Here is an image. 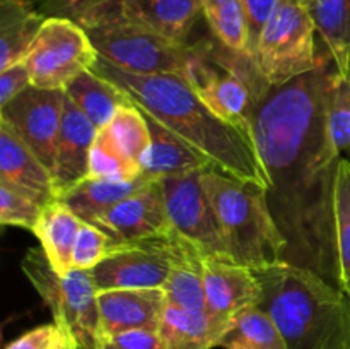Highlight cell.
<instances>
[{
	"label": "cell",
	"mask_w": 350,
	"mask_h": 349,
	"mask_svg": "<svg viewBox=\"0 0 350 349\" xmlns=\"http://www.w3.org/2000/svg\"><path fill=\"white\" fill-rule=\"evenodd\" d=\"M44 21L31 0H0V70L26 58Z\"/></svg>",
	"instance_id": "21"
},
{
	"label": "cell",
	"mask_w": 350,
	"mask_h": 349,
	"mask_svg": "<svg viewBox=\"0 0 350 349\" xmlns=\"http://www.w3.org/2000/svg\"><path fill=\"white\" fill-rule=\"evenodd\" d=\"M91 224L108 233L116 243L152 238L173 229L159 180L113 205L105 214L92 219Z\"/></svg>",
	"instance_id": "13"
},
{
	"label": "cell",
	"mask_w": 350,
	"mask_h": 349,
	"mask_svg": "<svg viewBox=\"0 0 350 349\" xmlns=\"http://www.w3.org/2000/svg\"><path fill=\"white\" fill-rule=\"evenodd\" d=\"M280 0H241L246 12V21H248L250 58H253V51H255L256 43H258L262 29L265 27L267 21L272 16Z\"/></svg>",
	"instance_id": "35"
},
{
	"label": "cell",
	"mask_w": 350,
	"mask_h": 349,
	"mask_svg": "<svg viewBox=\"0 0 350 349\" xmlns=\"http://www.w3.org/2000/svg\"><path fill=\"white\" fill-rule=\"evenodd\" d=\"M43 209V202L26 192L0 183V222L3 226H17L34 231Z\"/></svg>",
	"instance_id": "32"
},
{
	"label": "cell",
	"mask_w": 350,
	"mask_h": 349,
	"mask_svg": "<svg viewBox=\"0 0 350 349\" xmlns=\"http://www.w3.org/2000/svg\"><path fill=\"white\" fill-rule=\"evenodd\" d=\"M204 283L207 313L224 322H231L246 308L256 307L262 296V284L255 270L231 257L205 255Z\"/></svg>",
	"instance_id": "14"
},
{
	"label": "cell",
	"mask_w": 350,
	"mask_h": 349,
	"mask_svg": "<svg viewBox=\"0 0 350 349\" xmlns=\"http://www.w3.org/2000/svg\"><path fill=\"white\" fill-rule=\"evenodd\" d=\"M304 2H306V3H308V5H310V3H311V2H313V0H304Z\"/></svg>",
	"instance_id": "42"
},
{
	"label": "cell",
	"mask_w": 350,
	"mask_h": 349,
	"mask_svg": "<svg viewBox=\"0 0 350 349\" xmlns=\"http://www.w3.org/2000/svg\"><path fill=\"white\" fill-rule=\"evenodd\" d=\"M99 130L65 94L51 177L57 198L89 177L91 147Z\"/></svg>",
	"instance_id": "16"
},
{
	"label": "cell",
	"mask_w": 350,
	"mask_h": 349,
	"mask_svg": "<svg viewBox=\"0 0 350 349\" xmlns=\"http://www.w3.org/2000/svg\"><path fill=\"white\" fill-rule=\"evenodd\" d=\"M0 183L26 192L44 205L57 198L50 168L3 125H0Z\"/></svg>",
	"instance_id": "17"
},
{
	"label": "cell",
	"mask_w": 350,
	"mask_h": 349,
	"mask_svg": "<svg viewBox=\"0 0 350 349\" xmlns=\"http://www.w3.org/2000/svg\"><path fill=\"white\" fill-rule=\"evenodd\" d=\"M60 334L62 331L57 324L40 325V327L33 328V331H27L26 334L17 337L5 349H44Z\"/></svg>",
	"instance_id": "38"
},
{
	"label": "cell",
	"mask_w": 350,
	"mask_h": 349,
	"mask_svg": "<svg viewBox=\"0 0 350 349\" xmlns=\"http://www.w3.org/2000/svg\"><path fill=\"white\" fill-rule=\"evenodd\" d=\"M142 174V168L130 159L115 142L108 130L101 129L91 147L89 177L111 178V180H135Z\"/></svg>",
	"instance_id": "30"
},
{
	"label": "cell",
	"mask_w": 350,
	"mask_h": 349,
	"mask_svg": "<svg viewBox=\"0 0 350 349\" xmlns=\"http://www.w3.org/2000/svg\"><path fill=\"white\" fill-rule=\"evenodd\" d=\"M82 222L84 221L58 198L44 205L41 212L33 233L58 274H67L72 269V253Z\"/></svg>",
	"instance_id": "22"
},
{
	"label": "cell",
	"mask_w": 350,
	"mask_h": 349,
	"mask_svg": "<svg viewBox=\"0 0 350 349\" xmlns=\"http://www.w3.org/2000/svg\"><path fill=\"white\" fill-rule=\"evenodd\" d=\"M342 157H345V159H347V161H349V163H350V151H349V153H345V154H344V156H342Z\"/></svg>",
	"instance_id": "41"
},
{
	"label": "cell",
	"mask_w": 350,
	"mask_h": 349,
	"mask_svg": "<svg viewBox=\"0 0 350 349\" xmlns=\"http://www.w3.org/2000/svg\"><path fill=\"white\" fill-rule=\"evenodd\" d=\"M256 307L272 317L287 349H350V296L317 272L279 262L256 269Z\"/></svg>",
	"instance_id": "3"
},
{
	"label": "cell",
	"mask_w": 350,
	"mask_h": 349,
	"mask_svg": "<svg viewBox=\"0 0 350 349\" xmlns=\"http://www.w3.org/2000/svg\"><path fill=\"white\" fill-rule=\"evenodd\" d=\"M200 7L215 40L231 53L252 62L248 21L241 0H200Z\"/></svg>",
	"instance_id": "27"
},
{
	"label": "cell",
	"mask_w": 350,
	"mask_h": 349,
	"mask_svg": "<svg viewBox=\"0 0 350 349\" xmlns=\"http://www.w3.org/2000/svg\"><path fill=\"white\" fill-rule=\"evenodd\" d=\"M120 243H116L108 233L99 229L91 222H82L77 233L72 253V267L92 270L96 266L105 262L116 252Z\"/></svg>",
	"instance_id": "33"
},
{
	"label": "cell",
	"mask_w": 350,
	"mask_h": 349,
	"mask_svg": "<svg viewBox=\"0 0 350 349\" xmlns=\"http://www.w3.org/2000/svg\"><path fill=\"white\" fill-rule=\"evenodd\" d=\"M204 253L188 242L163 286L166 303L188 311H207L204 283Z\"/></svg>",
	"instance_id": "25"
},
{
	"label": "cell",
	"mask_w": 350,
	"mask_h": 349,
	"mask_svg": "<svg viewBox=\"0 0 350 349\" xmlns=\"http://www.w3.org/2000/svg\"><path fill=\"white\" fill-rule=\"evenodd\" d=\"M31 86H33V81L24 62L0 70V106L12 101L16 96H19Z\"/></svg>",
	"instance_id": "37"
},
{
	"label": "cell",
	"mask_w": 350,
	"mask_h": 349,
	"mask_svg": "<svg viewBox=\"0 0 350 349\" xmlns=\"http://www.w3.org/2000/svg\"><path fill=\"white\" fill-rule=\"evenodd\" d=\"M150 130V146L144 156L140 168L146 177L152 180H163L167 177H178L191 171H202L212 168L207 157L195 147L161 125L156 118L144 113Z\"/></svg>",
	"instance_id": "18"
},
{
	"label": "cell",
	"mask_w": 350,
	"mask_h": 349,
	"mask_svg": "<svg viewBox=\"0 0 350 349\" xmlns=\"http://www.w3.org/2000/svg\"><path fill=\"white\" fill-rule=\"evenodd\" d=\"M318 31L304 0H280L267 21L253 51V65L267 88H275L320 67L330 55L320 53Z\"/></svg>",
	"instance_id": "6"
},
{
	"label": "cell",
	"mask_w": 350,
	"mask_h": 349,
	"mask_svg": "<svg viewBox=\"0 0 350 349\" xmlns=\"http://www.w3.org/2000/svg\"><path fill=\"white\" fill-rule=\"evenodd\" d=\"M85 31L99 57L139 75H183L190 79L212 50L208 41H176L123 24H106Z\"/></svg>",
	"instance_id": "7"
},
{
	"label": "cell",
	"mask_w": 350,
	"mask_h": 349,
	"mask_svg": "<svg viewBox=\"0 0 350 349\" xmlns=\"http://www.w3.org/2000/svg\"><path fill=\"white\" fill-rule=\"evenodd\" d=\"M98 349H163V341L157 331L140 328L103 339Z\"/></svg>",
	"instance_id": "34"
},
{
	"label": "cell",
	"mask_w": 350,
	"mask_h": 349,
	"mask_svg": "<svg viewBox=\"0 0 350 349\" xmlns=\"http://www.w3.org/2000/svg\"><path fill=\"white\" fill-rule=\"evenodd\" d=\"M335 238L340 289L350 296V163L342 157L335 181Z\"/></svg>",
	"instance_id": "29"
},
{
	"label": "cell",
	"mask_w": 350,
	"mask_h": 349,
	"mask_svg": "<svg viewBox=\"0 0 350 349\" xmlns=\"http://www.w3.org/2000/svg\"><path fill=\"white\" fill-rule=\"evenodd\" d=\"M229 322L219 320L207 311H188L166 305L157 332L163 349L217 348Z\"/></svg>",
	"instance_id": "19"
},
{
	"label": "cell",
	"mask_w": 350,
	"mask_h": 349,
	"mask_svg": "<svg viewBox=\"0 0 350 349\" xmlns=\"http://www.w3.org/2000/svg\"><path fill=\"white\" fill-rule=\"evenodd\" d=\"M202 183L217 214L231 259L250 269L284 262L286 240L267 204V188L207 168Z\"/></svg>",
	"instance_id": "4"
},
{
	"label": "cell",
	"mask_w": 350,
	"mask_h": 349,
	"mask_svg": "<svg viewBox=\"0 0 350 349\" xmlns=\"http://www.w3.org/2000/svg\"><path fill=\"white\" fill-rule=\"evenodd\" d=\"M202 171L159 180L167 216L174 231L193 243L204 255L229 257L217 214L202 183Z\"/></svg>",
	"instance_id": "11"
},
{
	"label": "cell",
	"mask_w": 350,
	"mask_h": 349,
	"mask_svg": "<svg viewBox=\"0 0 350 349\" xmlns=\"http://www.w3.org/2000/svg\"><path fill=\"white\" fill-rule=\"evenodd\" d=\"M65 94L98 130L108 127L120 106L132 101L118 86L109 82L92 68L77 75L67 86Z\"/></svg>",
	"instance_id": "23"
},
{
	"label": "cell",
	"mask_w": 350,
	"mask_h": 349,
	"mask_svg": "<svg viewBox=\"0 0 350 349\" xmlns=\"http://www.w3.org/2000/svg\"><path fill=\"white\" fill-rule=\"evenodd\" d=\"M328 129L338 153L350 151V75L334 72L328 91Z\"/></svg>",
	"instance_id": "31"
},
{
	"label": "cell",
	"mask_w": 350,
	"mask_h": 349,
	"mask_svg": "<svg viewBox=\"0 0 350 349\" xmlns=\"http://www.w3.org/2000/svg\"><path fill=\"white\" fill-rule=\"evenodd\" d=\"M217 348L287 349V346L272 317L262 308L250 307L231 318Z\"/></svg>",
	"instance_id": "26"
},
{
	"label": "cell",
	"mask_w": 350,
	"mask_h": 349,
	"mask_svg": "<svg viewBox=\"0 0 350 349\" xmlns=\"http://www.w3.org/2000/svg\"><path fill=\"white\" fill-rule=\"evenodd\" d=\"M188 240L171 229L152 238L120 243L111 257L91 270L96 289L163 287L174 263L183 255Z\"/></svg>",
	"instance_id": "9"
},
{
	"label": "cell",
	"mask_w": 350,
	"mask_h": 349,
	"mask_svg": "<svg viewBox=\"0 0 350 349\" xmlns=\"http://www.w3.org/2000/svg\"><path fill=\"white\" fill-rule=\"evenodd\" d=\"M200 17H204L200 0H109L85 12L75 23L84 29L123 24L171 40L188 41Z\"/></svg>",
	"instance_id": "10"
},
{
	"label": "cell",
	"mask_w": 350,
	"mask_h": 349,
	"mask_svg": "<svg viewBox=\"0 0 350 349\" xmlns=\"http://www.w3.org/2000/svg\"><path fill=\"white\" fill-rule=\"evenodd\" d=\"M337 70L320 67L269 88L253 115V139L269 174V204L286 240L284 262L340 287L335 238V181L342 154L328 129V91Z\"/></svg>",
	"instance_id": "1"
},
{
	"label": "cell",
	"mask_w": 350,
	"mask_h": 349,
	"mask_svg": "<svg viewBox=\"0 0 350 349\" xmlns=\"http://www.w3.org/2000/svg\"><path fill=\"white\" fill-rule=\"evenodd\" d=\"M21 269L51 311L53 324L72 339L77 349H98L101 344L98 289L91 270L72 267L58 274L41 246L29 248Z\"/></svg>",
	"instance_id": "5"
},
{
	"label": "cell",
	"mask_w": 350,
	"mask_h": 349,
	"mask_svg": "<svg viewBox=\"0 0 350 349\" xmlns=\"http://www.w3.org/2000/svg\"><path fill=\"white\" fill-rule=\"evenodd\" d=\"M113 142L137 164L142 163L150 146V130L142 109L133 101L120 106L106 127Z\"/></svg>",
	"instance_id": "28"
},
{
	"label": "cell",
	"mask_w": 350,
	"mask_h": 349,
	"mask_svg": "<svg viewBox=\"0 0 350 349\" xmlns=\"http://www.w3.org/2000/svg\"><path fill=\"white\" fill-rule=\"evenodd\" d=\"M106 2L109 0H38V9L46 17L77 21L85 12Z\"/></svg>",
	"instance_id": "36"
},
{
	"label": "cell",
	"mask_w": 350,
	"mask_h": 349,
	"mask_svg": "<svg viewBox=\"0 0 350 349\" xmlns=\"http://www.w3.org/2000/svg\"><path fill=\"white\" fill-rule=\"evenodd\" d=\"M310 10L335 68L350 75V0H313Z\"/></svg>",
	"instance_id": "24"
},
{
	"label": "cell",
	"mask_w": 350,
	"mask_h": 349,
	"mask_svg": "<svg viewBox=\"0 0 350 349\" xmlns=\"http://www.w3.org/2000/svg\"><path fill=\"white\" fill-rule=\"evenodd\" d=\"M64 103L65 91L31 86L0 106V125L19 137L50 171L57 153Z\"/></svg>",
	"instance_id": "12"
},
{
	"label": "cell",
	"mask_w": 350,
	"mask_h": 349,
	"mask_svg": "<svg viewBox=\"0 0 350 349\" xmlns=\"http://www.w3.org/2000/svg\"><path fill=\"white\" fill-rule=\"evenodd\" d=\"M152 178L140 174L135 180H111V178H99L88 177L72 187L70 190L65 192L58 197V201L64 202L65 205L72 209L84 222H91L98 216L105 214L106 211L116 205L118 202L132 197L137 192L149 187Z\"/></svg>",
	"instance_id": "20"
},
{
	"label": "cell",
	"mask_w": 350,
	"mask_h": 349,
	"mask_svg": "<svg viewBox=\"0 0 350 349\" xmlns=\"http://www.w3.org/2000/svg\"><path fill=\"white\" fill-rule=\"evenodd\" d=\"M98 57L84 27L70 19L46 17L23 62L33 86L65 91L77 75L94 67Z\"/></svg>",
	"instance_id": "8"
},
{
	"label": "cell",
	"mask_w": 350,
	"mask_h": 349,
	"mask_svg": "<svg viewBox=\"0 0 350 349\" xmlns=\"http://www.w3.org/2000/svg\"><path fill=\"white\" fill-rule=\"evenodd\" d=\"M92 70L118 86L144 113L204 154L212 170L269 190L252 133L222 122L183 75H139L98 57Z\"/></svg>",
	"instance_id": "2"
},
{
	"label": "cell",
	"mask_w": 350,
	"mask_h": 349,
	"mask_svg": "<svg viewBox=\"0 0 350 349\" xmlns=\"http://www.w3.org/2000/svg\"><path fill=\"white\" fill-rule=\"evenodd\" d=\"M163 287H132L98 293L101 341L140 328L157 331L166 308Z\"/></svg>",
	"instance_id": "15"
},
{
	"label": "cell",
	"mask_w": 350,
	"mask_h": 349,
	"mask_svg": "<svg viewBox=\"0 0 350 349\" xmlns=\"http://www.w3.org/2000/svg\"><path fill=\"white\" fill-rule=\"evenodd\" d=\"M64 337H65V334H64V332H62V334L58 335V337L55 339V341L51 342V344H48L46 348H44V349H58V348H60L62 342H64Z\"/></svg>",
	"instance_id": "39"
},
{
	"label": "cell",
	"mask_w": 350,
	"mask_h": 349,
	"mask_svg": "<svg viewBox=\"0 0 350 349\" xmlns=\"http://www.w3.org/2000/svg\"><path fill=\"white\" fill-rule=\"evenodd\" d=\"M58 349H77V348H75V344H74V342H72V339L68 337V335H65L64 342H62L60 348H58Z\"/></svg>",
	"instance_id": "40"
}]
</instances>
